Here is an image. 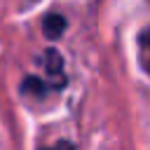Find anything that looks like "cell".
Returning <instances> with one entry per match:
<instances>
[{
    "label": "cell",
    "mask_w": 150,
    "mask_h": 150,
    "mask_svg": "<svg viewBox=\"0 0 150 150\" xmlns=\"http://www.w3.org/2000/svg\"><path fill=\"white\" fill-rule=\"evenodd\" d=\"M45 68H47V75L54 77V87H63L66 84V77H63V56L56 49H47L45 52Z\"/></svg>",
    "instance_id": "1"
},
{
    "label": "cell",
    "mask_w": 150,
    "mask_h": 150,
    "mask_svg": "<svg viewBox=\"0 0 150 150\" xmlns=\"http://www.w3.org/2000/svg\"><path fill=\"white\" fill-rule=\"evenodd\" d=\"M66 26H68L66 16H61V14H56V12H52V14H47V16L42 19V33H45V38H49V40H59V38L63 35Z\"/></svg>",
    "instance_id": "2"
},
{
    "label": "cell",
    "mask_w": 150,
    "mask_h": 150,
    "mask_svg": "<svg viewBox=\"0 0 150 150\" xmlns=\"http://www.w3.org/2000/svg\"><path fill=\"white\" fill-rule=\"evenodd\" d=\"M21 91L23 94H33V96H45L47 94V82L35 77V75H28L23 82H21Z\"/></svg>",
    "instance_id": "3"
},
{
    "label": "cell",
    "mask_w": 150,
    "mask_h": 150,
    "mask_svg": "<svg viewBox=\"0 0 150 150\" xmlns=\"http://www.w3.org/2000/svg\"><path fill=\"white\" fill-rule=\"evenodd\" d=\"M138 45H141L143 52H145V56L141 59V61H143V68L150 73V26L141 30V35H138Z\"/></svg>",
    "instance_id": "4"
},
{
    "label": "cell",
    "mask_w": 150,
    "mask_h": 150,
    "mask_svg": "<svg viewBox=\"0 0 150 150\" xmlns=\"http://www.w3.org/2000/svg\"><path fill=\"white\" fill-rule=\"evenodd\" d=\"M52 150H75V145H73L70 141H59L56 148H52Z\"/></svg>",
    "instance_id": "5"
},
{
    "label": "cell",
    "mask_w": 150,
    "mask_h": 150,
    "mask_svg": "<svg viewBox=\"0 0 150 150\" xmlns=\"http://www.w3.org/2000/svg\"><path fill=\"white\" fill-rule=\"evenodd\" d=\"M40 150H52V148H40Z\"/></svg>",
    "instance_id": "6"
}]
</instances>
